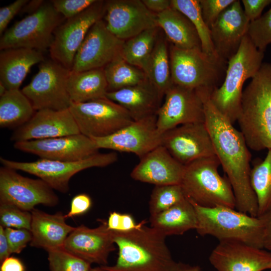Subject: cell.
Here are the masks:
<instances>
[{"instance_id":"1","label":"cell","mask_w":271,"mask_h":271,"mask_svg":"<svg viewBox=\"0 0 271 271\" xmlns=\"http://www.w3.org/2000/svg\"><path fill=\"white\" fill-rule=\"evenodd\" d=\"M204 108L205 123L214 147L220 165L227 175L235 199V209L257 217L258 204L250 183L251 154L240 131L213 105L212 91L200 89Z\"/></svg>"},{"instance_id":"2","label":"cell","mask_w":271,"mask_h":271,"mask_svg":"<svg viewBox=\"0 0 271 271\" xmlns=\"http://www.w3.org/2000/svg\"><path fill=\"white\" fill-rule=\"evenodd\" d=\"M143 221L129 231L112 230L117 246L115 264L102 265L108 271H178L182 262L172 257L166 237Z\"/></svg>"},{"instance_id":"3","label":"cell","mask_w":271,"mask_h":271,"mask_svg":"<svg viewBox=\"0 0 271 271\" xmlns=\"http://www.w3.org/2000/svg\"><path fill=\"white\" fill-rule=\"evenodd\" d=\"M250 149L271 150V63H263L243 91L237 120Z\"/></svg>"},{"instance_id":"4","label":"cell","mask_w":271,"mask_h":271,"mask_svg":"<svg viewBox=\"0 0 271 271\" xmlns=\"http://www.w3.org/2000/svg\"><path fill=\"white\" fill-rule=\"evenodd\" d=\"M189 201L196 212V230L200 235H210L219 241H238L263 248L264 227L260 217L225 206L206 207Z\"/></svg>"},{"instance_id":"5","label":"cell","mask_w":271,"mask_h":271,"mask_svg":"<svg viewBox=\"0 0 271 271\" xmlns=\"http://www.w3.org/2000/svg\"><path fill=\"white\" fill-rule=\"evenodd\" d=\"M264 53L255 47L246 34L237 52L227 62L222 85L210 95L213 105L232 124L240 113L243 84L260 69Z\"/></svg>"},{"instance_id":"6","label":"cell","mask_w":271,"mask_h":271,"mask_svg":"<svg viewBox=\"0 0 271 271\" xmlns=\"http://www.w3.org/2000/svg\"><path fill=\"white\" fill-rule=\"evenodd\" d=\"M216 156L196 160L185 166L181 182L186 197L203 207L235 209V199L227 177L218 173Z\"/></svg>"},{"instance_id":"7","label":"cell","mask_w":271,"mask_h":271,"mask_svg":"<svg viewBox=\"0 0 271 271\" xmlns=\"http://www.w3.org/2000/svg\"><path fill=\"white\" fill-rule=\"evenodd\" d=\"M169 55L173 83L186 88L214 89L226 70V62L206 54L201 48L182 49L171 44Z\"/></svg>"},{"instance_id":"8","label":"cell","mask_w":271,"mask_h":271,"mask_svg":"<svg viewBox=\"0 0 271 271\" xmlns=\"http://www.w3.org/2000/svg\"><path fill=\"white\" fill-rule=\"evenodd\" d=\"M62 20L52 3L44 2L36 11L6 30L0 39V49L22 48L41 52L49 49L54 32Z\"/></svg>"},{"instance_id":"9","label":"cell","mask_w":271,"mask_h":271,"mask_svg":"<svg viewBox=\"0 0 271 271\" xmlns=\"http://www.w3.org/2000/svg\"><path fill=\"white\" fill-rule=\"evenodd\" d=\"M117 160L114 152L97 153L85 159L73 162L40 159L36 161L24 162L1 157L3 166L35 175L42 179L53 189L67 193L70 179L77 173L93 167H104Z\"/></svg>"},{"instance_id":"10","label":"cell","mask_w":271,"mask_h":271,"mask_svg":"<svg viewBox=\"0 0 271 271\" xmlns=\"http://www.w3.org/2000/svg\"><path fill=\"white\" fill-rule=\"evenodd\" d=\"M69 109L80 133L90 138L108 136L134 121L124 107L106 97L72 102Z\"/></svg>"},{"instance_id":"11","label":"cell","mask_w":271,"mask_h":271,"mask_svg":"<svg viewBox=\"0 0 271 271\" xmlns=\"http://www.w3.org/2000/svg\"><path fill=\"white\" fill-rule=\"evenodd\" d=\"M71 71L51 59L45 60L31 82L21 90L36 111L68 109L72 103L67 88Z\"/></svg>"},{"instance_id":"12","label":"cell","mask_w":271,"mask_h":271,"mask_svg":"<svg viewBox=\"0 0 271 271\" xmlns=\"http://www.w3.org/2000/svg\"><path fill=\"white\" fill-rule=\"evenodd\" d=\"M105 5V1L96 0L83 12L67 19L56 29L49 49L51 59L72 70L76 54L89 30L103 19Z\"/></svg>"},{"instance_id":"13","label":"cell","mask_w":271,"mask_h":271,"mask_svg":"<svg viewBox=\"0 0 271 271\" xmlns=\"http://www.w3.org/2000/svg\"><path fill=\"white\" fill-rule=\"evenodd\" d=\"M59 201L54 189L42 179L26 177L16 170L1 167L0 203L31 212L38 205L52 207Z\"/></svg>"},{"instance_id":"14","label":"cell","mask_w":271,"mask_h":271,"mask_svg":"<svg viewBox=\"0 0 271 271\" xmlns=\"http://www.w3.org/2000/svg\"><path fill=\"white\" fill-rule=\"evenodd\" d=\"M202 99L196 89L173 84L165 94L157 113V125L161 134L178 126L205 122Z\"/></svg>"},{"instance_id":"15","label":"cell","mask_w":271,"mask_h":271,"mask_svg":"<svg viewBox=\"0 0 271 271\" xmlns=\"http://www.w3.org/2000/svg\"><path fill=\"white\" fill-rule=\"evenodd\" d=\"M162 134L157 125V114L133 121L105 137L92 138L98 149L131 153L140 159L162 145Z\"/></svg>"},{"instance_id":"16","label":"cell","mask_w":271,"mask_h":271,"mask_svg":"<svg viewBox=\"0 0 271 271\" xmlns=\"http://www.w3.org/2000/svg\"><path fill=\"white\" fill-rule=\"evenodd\" d=\"M103 17L106 27L118 39L125 41L142 32L159 27L157 14L141 0L105 1Z\"/></svg>"},{"instance_id":"17","label":"cell","mask_w":271,"mask_h":271,"mask_svg":"<svg viewBox=\"0 0 271 271\" xmlns=\"http://www.w3.org/2000/svg\"><path fill=\"white\" fill-rule=\"evenodd\" d=\"M162 145L184 166L201 158L216 156L205 122L185 124L164 132Z\"/></svg>"},{"instance_id":"18","label":"cell","mask_w":271,"mask_h":271,"mask_svg":"<svg viewBox=\"0 0 271 271\" xmlns=\"http://www.w3.org/2000/svg\"><path fill=\"white\" fill-rule=\"evenodd\" d=\"M124 42L108 31L103 19L97 21L89 30L78 50L72 71L104 68L121 55Z\"/></svg>"},{"instance_id":"19","label":"cell","mask_w":271,"mask_h":271,"mask_svg":"<svg viewBox=\"0 0 271 271\" xmlns=\"http://www.w3.org/2000/svg\"><path fill=\"white\" fill-rule=\"evenodd\" d=\"M14 147L41 159L73 162L98 153L91 138L81 133L42 140L15 142Z\"/></svg>"},{"instance_id":"20","label":"cell","mask_w":271,"mask_h":271,"mask_svg":"<svg viewBox=\"0 0 271 271\" xmlns=\"http://www.w3.org/2000/svg\"><path fill=\"white\" fill-rule=\"evenodd\" d=\"M209 259L217 271H263L271 269L270 251L238 241H219Z\"/></svg>"},{"instance_id":"21","label":"cell","mask_w":271,"mask_h":271,"mask_svg":"<svg viewBox=\"0 0 271 271\" xmlns=\"http://www.w3.org/2000/svg\"><path fill=\"white\" fill-rule=\"evenodd\" d=\"M100 221V224L93 228L84 225L76 227L68 235L63 248L91 264L106 265L110 253L115 250V243L107 221Z\"/></svg>"},{"instance_id":"22","label":"cell","mask_w":271,"mask_h":271,"mask_svg":"<svg viewBox=\"0 0 271 271\" xmlns=\"http://www.w3.org/2000/svg\"><path fill=\"white\" fill-rule=\"evenodd\" d=\"M81 133L69 109L37 110L29 121L18 127L11 140L16 142L42 140Z\"/></svg>"},{"instance_id":"23","label":"cell","mask_w":271,"mask_h":271,"mask_svg":"<svg viewBox=\"0 0 271 271\" xmlns=\"http://www.w3.org/2000/svg\"><path fill=\"white\" fill-rule=\"evenodd\" d=\"M249 23L239 0H235L220 14L210 32L216 53L221 60L227 62L235 54L247 33Z\"/></svg>"},{"instance_id":"24","label":"cell","mask_w":271,"mask_h":271,"mask_svg":"<svg viewBox=\"0 0 271 271\" xmlns=\"http://www.w3.org/2000/svg\"><path fill=\"white\" fill-rule=\"evenodd\" d=\"M185 166L162 145L140 159L130 173L133 180L155 186L180 184Z\"/></svg>"},{"instance_id":"25","label":"cell","mask_w":271,"mask_h":271,"mask_svg":"<svg viewBox=\"0 0 271 271\" xmlns=\"http://www.w3.org/2000/svg\"><path fill=\"white\" fill-rule=\"evenodd\" d=\"M106 97L124 107L134 121L157 114L164 97L148 78L137 85L108 92Z\"/></svg>"},{"instance_id":"26","label":"cell","mask_w":271,"mask_h":271,"mask_svg":"<svg viewBox=\"0 0 271 271\" xmlns=\"http://www.w3.org/2000/svg\"><path fill=\"white\" fill-rule=\"evenodd\" d=\"M31 213L32 239L30 246L47 251L63 248L68 235L76 228L66 223L65 214L62 212L50 214L36 209Z\"/></svg>"},{"instance_id":"27","label":"cell","mask_w":271,"mask_h":271,"mask_svg":"<svg viewBox=\"0 0 271 271\" xmlns=\"http://www.w3.org/2000/svg\"><path fill=\"white\" fill-rule=\"evenodd\" d=\"M45 60L42 52L27 48H10L0 53V82L7 90L19 89L31 68Z\"/></svg>"},{"instance_id":"28","label":"cell","mask_w":271,"mask_h":271,"mask_svg":"<svg viewBox=\"0 0 271 271\" xmlns=\"http://www.w3.org/2000/svg\"><path fill=\"white\" fill-rule=\"evenodd\" d=\"M157 16L158 26L171 44L182 49L201 48L194 26L183 13L171 7Z\"/></svg>"},{"instance_id":"29","label":"cell","mask_w":271,"mask_h":271,"mask_svg":"<svg viewBox=\"0 0 271 271\" xmlns=\"http://www.w3.org/2000/svg\"><path fill=\"white\" fill-rule=\"evenodd\" d=\"M151 227L165 237L182 235L197 227L194 207L186 198L169 209L155 215L150 216Z\"/></svg>"},{"instance_id":"30","label":"cell","mask_w":271,"mask_h":271,"mask_svg":"<svg viewBox=\"0 0 271 271\" xmlns=\"http://www.w3.org/2000/svg\"><path fill=\"white\" fill-rule=\"evenodd\" d=\"M67 88L73 103L85 102L106 97L107 83L104 68L81 72L71 71Z\"/></svg>"},{"instance_id":"31","label":"cell","mask_w":271,"mask_h":271,"mask_svg":"<svg viewBox=\"0 0 271 271\" xmlns=\"http://www.w3.org/2000/svg\"><path fill=\"white\" fill-rule=\"evenodd\" d=\"M35 111L22 90H7L0 98V126L19 127L30 120Z\"/></svg>"},{"instance_id":"32","label":"cell","mask_w":271,"mask_h":271,"mask_svg":"<svg viewBox=\"0 0 271 271\" xmlns=\"http://www.w3.org/2000/svg\"><path fill=\"white\" fill-rule=\"evenodd\" d=\"M160 34L144 71L150 81L164 96L173 83L171 79L168 40L165 35Z\"/></svg>"},{"instance_id":"33","label":"cell","mask_w":271,"mask_h":271,"mask_svg":"<svg viewBox=\"0 0 271 271\" xmlns=\"http://www.w3.org/2000/svg\"><path fill=\"white\" fill-rule=\"evenodd\" d=\"M160 29L145 30L124 41L121 51L123 59L144 71L160 34Z\"/></svg>"},{"instance_id":"34","label":"cell","mask_w":271,"mask_h":271,"mask_svg":"<svg viewBox=\"0 0 271 271\" xmlns=\"http://www.w3.org/2000/svg\"><path fill=\"white\" fill-rule=\"evenodd\" d=\"M104 72L108 92L137 85L148 78L143 70L127 62L121 55L108 64Z\"/></svg>"},{"instance_id":"35","label":"cell","mask_w":271,"mask_h":271,"mask_svg":"<svg viewBox=\"0 0 271 271\" xmlns=\"http://www.w3.org/2000/svg\"><path fill=\"white\" fill-rule=\"evenodd\" d=\"M250 183L256 197L259 217L271 211V150L263 160L254 162Z\"/></svg>"},{"instance_id":"36","label":"cell","mask_w":271,"mask_h":271,"mask_svg":"<svg viewBox=\"0 0 271 271\" xmlns=\"http://www.w3.org/2000/svg\"><path fill=\"white\" fill-rule=\"evenodd\" d=\"M171 3L172 7L185 15L194 26L201 41L203 52L213 58L221 60L216 53L211 40L210 29L203 19L199 0H171Z\"/></svg>"},{"instance_id":"37","label":"cell","mask_w":271,"mask_h":271,"mask_svg":"<svg viewBox=\"0 0 271 271\" xmlns=\"http://www.w3.org/2000/svg\"><path fill=\"white\" fill-rule=\"evenodd\" d=\"M186 198L180 184L155 186L149 201L150 216L169 209Z\"/></svg>"},{"instance_id":"38","label":"cell","mask_w":271,"mask_h":271,"mask_svg":"<svg viewBox=\"0 0 271 271\" xmlns=\"http://www.w3.org/2000/svg\"><path fill=\"white\" fill-rule=\"evenodd\" d=\"M50 271H89L91 263L63 248L47 251Z\"/></svg>"},{"instance_id":"39","label":"cell","mask_w":271,"mask_h":271,"mask_svg":"<svg viewBox=\"0 0 271 271\" xmlns=\"http://www.w3.org/2000/svg\"><path fill=\"white\" fill-rule=\"evenodd\" d=\"M247 34L255 47L264 52L271 44V7L259 18L250 22Z\"/></svg>"},{"instance_id":"40","label":"cell","mask_w":271,"mask_h":271,"mask_svg":"<svg viewBox=\"0 0 271 271\" xmlns=\"http://www.w3.org/2000/svg\"><path fill=\"white\" fill-rule=\"evenodd\" d=\"M32 219L31 212L11 204L0 203V225L4 228L31 230Z\"/></svg>"},{"instance_id":"41","label":"cell","mask_w":271,"mask_h":271,"mask_svg":"<svg viewBox=\"0 0 271 271\" xmlns=\"http://www.w3.org/2000/svg\"><path fill=\"white\" fill-rule=\"evenodd\" d=\"M235 0H199L203 19L210 29L220 14Z\"/></svg>"},{"instance_id":"42","label":"cell","mask_w":271,"mask_h":271,"mask_svg":"<svg viewBox=\"0 0 271 271\" xmlns=\"http://www.w3.org/2000/svg\"><path fill=\"white\" fill-rule=\"evenodd\" d=\"M96 0H53L54 8L64 18L68 19L80 14Z\"/></svg>"},{"instance_id":"43","label":"cell","mask_w":271,"mask_h":271,"mask_svg":"<svg viewBox=\"0 0 271 271\" xmlns=\"http://www.w3.org/2000/svg\"><path fill=\"white\" fill-rule=\"evenodd\" d=\"M5 230L12 253H20L32 241L30 230L14 228H5Z\"/></svg>"},{"instance_id":"44","label":"cell","mask_w":271,"mask_h":271,"mask_svg":"<svg viewBox=\"0 0 271 271\" xmlns=\"http://www.w3.org/2000/svg\"><path fill=\"white\" fill-rule=\"evenodd\" d=\"M28 0H17L0 9V34L6 31L8 25L13 18L29 2Z\"/></svg>"},{"instance_id":"45","label":"cell","mask_w":271,"mask_h":271,"mask_svg":"<svg viewBox=\"0 0 271 271\" xmlns=\"http://www.w3.org/2000/svg\"><path fill=\"white\" fill-rule=\"evenodd\" d=\"M91 205V199L89 195L83 193L78 194L72 198L70 209L65 216L67 219L83 214L89 210Z\"/></svg>"},{"instance_id":"46","label":"cell","mask_w":271,"mask_h":271,"mask_svg":"<svg viewBox=\"0 0 271 271\" xmlns=\"http://www.w3.org/2000/svg\"><path fill=\"white\" fill-rule=\"evenodd\" d=\"M241 2L244 14L250 22L259 18L263 9L271 4V0H242Z\"/></svg>"},{"instance_id":"47","label":"cell","mask_w":271,"mask_h":271,"mask_svg":"<svg viewBox=\"0 0 271 271\" xmlns=\"http://www.w3.org/2000/svg\"><path fill=\"white\" fill-rule=\"evenodd\" d=\"M259 217L263 223V248L271 252V211Z\"/></svg>"},{"instance_id":"48","label":"cell","mask_w":271,"mask_h":271,"mask_svg":"<svg viewBox=\"0 0 271 271\" xmlns=\"http://www.w3.org/2000/svg\"><path fill=\"white\" fill-rule=\"evenodd\" d=\"M145 6L153 13L158 14L171 7L170 0H142Z\"/></svg>"},{"instance_id":"49","label":"cell","mask_w":271,"mask_h":271,"mask_svg":"<svg viewBox=\"0 0 271 271\" xmlns=\"http://www.w3.org/2000/svg\"><path fill=\"white\" fill-rule=\"evenodd\" d=\"M0 271H25V267L19 258L10 256L1 263Z\"/></svg>"},{"instance_id":"50","label":"cell","mask_w":271,"mask_h":271,"mask_svg":"<svg viewBox=\"0 0 271 271\" xmlns=\"http://www.w3.org/2000/svg\"><path fill=\"white\" fill-rule=\"evenodd\" d=\"M11 254L5 228L0 225V262L10 256Z\"/></svg>"},{"instance_id":"51","label":"cell","mask_w":271,"mask_h":271,"mask_svg":"<svg viewBox=\"0 0 271 271\" xmlns=\"http://www.w3.org/2000/svg\"><path fill=\"white\" fill-rule=\"evenodd\" d=\"M139 224L136 223L131 215L121 214L119 229L117 231H129L137 228Z\"/></svg>"},{"instance_id":"52","label":"cell","mask_w":271,"mask_h":271,"mask_svg":"<svg viewBox=\"0 0 271 271\" xmlns=\"http://www.w3.org/2000/svg\"><path fill=\"white\" fill-rule=\"evenodd\" d=\"M121 214L114 211L110 213L107 226L108 229L113 231L119 230Z\"/></svg>"},{"instance_id":"53","label":"cell","mask_w":271,"mask_h":271,"mask_svg":"<svg viewBox=\"0 0 271 271\" xmlns=\"http://www.w3.org/2000/svg\"><path fill=\"white\" fill-rule=\"evenodd\" d=\"M44 2V1L41 0L29 1L24 7L23 10H25L26 12H30V14H32L38 9Z\"/></svg>"},{"instance_id":"54","label":"cell","mask_w":271,"mask_h":271,"mask_svg":"<svg viewBox=\"0 0 271 271\" xmlns=\"http://www.w3.org/2000/svg\"><path fill=\"white\" fill-rule=\"evenodd\" d=\"M178 271H202L200 267L197 265L191 266L182 263Z\"/></svg>"},{"instance_id":"55","label":"cell","mask_w":271,"mask_h":271,"mask_svg":"<svg viewBox=\"0 0 271 271\" xmlns=\"http://www.w3.org/2000/svg\"><path fill=\"white\" fill-rule=\"evenodd\" d=\"M7 90L6 87L0 82V96H2Z\"/></svg>"},{"instance_id":"56","label":"cell","mask_w":271,"mask_h":271,"mask_svg":"<svg viewBox=\"0 0 271 271\" xmlns=\"http://www.w3.org/2000/svg\"><path fill=\"white\" fill-rule=\"evenodd\" d=\"M89 271H108L103 268L101 266L95 267H91Z\"/></svg>"}]
</instances>
